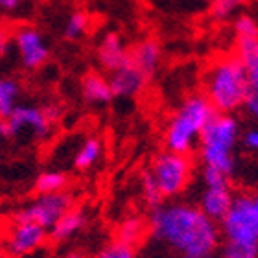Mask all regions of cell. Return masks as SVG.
Returning a JSON list of instances; mask_svg holds the SVG:
<instances>
[{
	"label": "cell",
	"mask_w": 258,
	"mask_h": 258,
	"mask_svg": "<svg viewBox=\"0 0 258 258\" xmlns=\"http://www.w3.org/2000/svg\"><path fill=\"white\" fill-rule=\"evenodd\" d=\"M253 201H254V205H256V209H258V192H256V196H253Z\"/></svg>",
	"instance_id": "obj_37"
},
{
	"label": "cell",
	"mask_w": 258,
	"mask_h": 258,
	"mask_svg": "<svg viewBox=\"0 0 258 258\" xmlns=\"http://www.w3.org/2000/svg\"><path fill=\"white\" fill-rule=\"evenodd\" d=\"M11 139V131H10V124L6 118H0V142Z\"/></svg>",
	"instance_id": "obj_33"
},
{
	"label": "cell",
	"mask_w": 258,
	"mask_h": 258,
	"mask_svg": "<svg viewBox=\"0 0 258 258\" xmlns=\"http://www.w3.org/2000/svg\"><path fill=\"white\" fill-rule=\"evenodd\" d=\"M243 107L247 109L249 113L258 120V92H249V96H247V100H245V105H243Z\"/></svg>",
	"instance_id": "obj_32"
},
{
	"label": "cell",
	"mask_w": 258,
	"mask_h": 258,
	"mask_svg": "<svg viewBox=\"0 0 258 258\" xmlns=\"http://www.w3.org/2000/svg\"><path fill=\"white\" fill-rule=\"evenodd\" d=\"M69 186V177L67 173L59 172V170H46L41 172L35 179V192L39 196L43 194H57L64 192Z\"/></svg>",
	"instance_id": "obj_20"
},
{
	"label": "cell",
	"mask_w": 258,
	"mask_h": 258,
	"mask_svg": "<svg viewBox=\"0 0 258 258\" xmlns=\"http://www.w3.org/2000/svg\"><path fill=\"white\" fill-rule=\"evenodd\" d=\"M48 231L35 225L32 221H11L6 234V253L11 258H21L35 253L46 242Z\"/></svg>",
	"instance_id": "obj_10"
},
{
	"label": "cell",
	"mask_w": 258,
	"mask_h": 258,
	"mask_svg": "<svg viewBox=\"0 0 258 258\" xmlns=\"http://www.w3.org/2000/svg\"><path fill=\"white\" fill-rule=\"evenodd\" d=\"M220 223L227 243L258 245V209L251 196H234L231 209Z\"/></svg>",
	"instance_id": "obj_5"
},
{
	"label": "cell",
	"mask_w": 258,
	"mask_h": 258,
	"mask_svg": "<svg viewBox=\"0 0 258 258\" xmlns=\"http://www.w3.org/2000/svg\"><path fill=\"white\" fill-rule=\"evenodd\" d=\"M85 223H87L85 212L72 207V209L67 210L59 220L55 221L54 227L50 229V238H52L54 242H64V240L72 238L74 234H78V232L85 227Z\"/></svg>",
	"instance_id": "obj_17"
},
{
	"label": "cell",
	"mask_w": 258,
	"mask_h": 258,
	"mask_svg": "<svg viewBox=\"0 0 258 258\" xmlns=\"http://www.w3.org/2000/svg\"><path fill=\"white\" fill-rule=\"evenodd\" d=\"M10 44H11V33L8 32L4 26H0V61H2V57L8 54Z\"/></svg>",
	"instance_id": "obj_31"
},
{
	"label": "cell",
	"mask_w": 258,
	"mask_h": 258,
	"mask_svg": "<svg viewBox=\"0 0 258 258\" xmlns=\"http://www.w3.org/2000/svg\"><path fill=\"white\" fill-rule=\"evenodd\" d=\"M22 0H0V10L2 11H15L21 6Z\"/></svg>",
	"instance_id": "obj_34"
},
{
	"label": "cell",
	"mask_w": 258,
	"mask_h": 258,
	"mask_svg": "<svg viewBox=\"0 0 258 258\" xmlns=\"http://www.w3.org/2000/svg\"><path fill=\"white\" fill-rule=\"evenodd\" d=\"M98 61L102 64V69L107 72H114L129 63V50L125 48L118 33L109 32L103 35L98 46Z\"/></svg>",
	"instance_id": "obj_12"
},
{
	"label": "cell",
	"mask_w": 258,
	"mask_h": 258,
	"mask_svg": "<svg viewBox=\"0 0 258 258\" xmlns=\"http://www.w3.org/2000/svg\"><path fill=\"white\" fill-rule=\"evenodd\" d=\"M251 87L238 55H225L216 61L205 78V98L216 113L232 114L245 105Z\"/></svg>",
	"instance_id": "obj_2"
},
{
	"label": "cell",
	"mask_w": 258,
	"mask_h": 258,
	"mask_svg": "<svg viewBox=\"0 0 258 258\" xmlns=\"http://www.w3.org/2000/svg\"><path fill=\"white\" fill-rule=\"evenodd\" d=\"M151 234L183 254L212 256L220 242L214 221L194 205H161L151 210Z\"/></svg>",
	"instance_id": "obj_1"
},
{
	"label": "cell",
	"mask_w": 258,
	"mask_h": 258,
	"mask_svg": "<svg viewBox=\"0 0 258 258\" xmlns=\"http://www.w3.org/2000/svg\"><path fill=\"white\" fill-rule=\"evenodd\" d=\"M64 258H85L81 253H69Z\"/></svg>",
	"instance_id": "obj_35"
},
{
	"label": "cell",
	"mask_w": 258,
	"mask_h": 258,
	"mask_svg": "<svg viewBox=\"0 0 258 258\" xmlns=\"http://www.w3.org/2000/svg\"><path fill=\"white\" fill-rule=\"evenodd\" d=\"M94 258H137V254H135V247L120 240H113L111 243L103 245Z\"/></svg>",
	"instance_id": "obj_24"
},
{
	"label": "cell",
	"mask_w": 258,
	"mask_h": 258,
	"mask_svg": "<svg viewBox=\"0 0 258 258\" xmlns=\"http://www.w3.org/2000/svg\"><path fill=\"white\" fill-rule=\"evenodd\" d=\"M81 96L91 105H105L113 100L109 80L98 72H89L81 80Z\"/></svg>",
	"instance_id": "obj_16"
},
{
	"label": "cell",
	"mask_w": 258,
	"mask_h": 258,
	"mask_svg": "<svg viewBox=\"0 0 258 258\" xmlns=\"http://www.w3.org/2000/svg\"><path fill=\"white\" fill-rule=\"evenodd\" d=\"M103 151L102 140L96 139V137H89L87 140H83L80 146V150L76 151L74 157V166L78 170H89L100 161Z\"/></svg>",
	"instance_id": "obj_19"
},
{
	"label": "cell",
	"mask_w": 258,
	"mask_h": 258,
	"mask_svg": "<svg viewBox=\"0 0 258 258\" xmlns=\"http://www.w3.org/2000/svg\"><path fill=\"white\" fill-rule=\"evenodd\" d=\"M11 139H28V140H44L48 139L52 125L43 113V107L32 103H19L13 113L8 116Z\"/></svg>",
	"instance_id": "obj_9"
},
{
	"label": "cell",
	"mask_w": 258,
	"mask_h": 258,
	"mask_svg": "<svg viewBox=\"0 0 258 258\" xmlns=\"http://www.w3.org/2000/svg\"><path fill=\"white\" fill-rule=\"evenodd\" d=\"M148 78L140 70H137L131 63H127L122 69L111 72L109 87L113 92V98H133L144 91Z\"/></svg>",
	"instance_id": "obj_11"
},
{
	"label": "cell",
	"mask_w": 258,
	"mask_h": 258,
	"mask_svg": "<svg viewBox=\"0 0 258 258\" xmlns=\"http://www.w3.org/2000/svg\"><path fill=\"white\" fill-rule=\"evenodd\" d=\"M43 113L46 116V120L50 122V125H54L55 122H59L61 116H63V107H61L59 103H48V105H44L43 107Z\"/></svg>",
	"instance_id": "obj_29"
},
{
	"label": "cell",
	"mask_w": 258,
	"mask_h": 258,
	"mask_svg": "<svg viewBox=\"0 0 258 258\" xmlns=\"http://www.w3.org/2000/svg\"><path fill=\"white\" fill-rule=\"evenodd\" d=\"M214 114V107L205 98V94H194L186 98L183 105L173 113L166 127V135H164L166 150L188 155L199 142L205 125L209 124Z\"/></svg>",
	"instance_id": "obj_3"
},
{
	"label": "cell",
	"mask_w": 258,
	"mask_h": 258,
	"mask_svg": "<svg viewBox=\"0 0 258 258\" xmlns=\"http://www.w3.org/2000/svg\"><path fill=\"white\" fill-rule=\"evenodd\" d=\"M242 142L245 146V150L249 151H258V127H253L245 131L242 137Z\"/></svg>",
	"instance_id": "obj_30"
},
{
	"label": "cell",
	"mask_w": 258,
	"mask_h": 258,
	"mask_svg": "<svg viewBox=\"0 0 258 258\" xmlns=\"http://www.w3.org/2000/svg\"><path fill=\"white\" fill-rule=\"evenodd\" d=\"M142 198H144L146 205H148L151 210L157 209V207H161L162 199H164L161 190H159V186H157L155 179L151 177L150 170L142 173Z\"/></svg>",
	"instance_id": "obj_23"
},
{
	"label": "cell",
	"mask_w": 258,
	"mask_h": 258,
	"mask_svg": "<svg viewBox=\"0 0 258 258\" xmlns=\"http://www.w3.org/2000/svg\"><path fill=\"white\" fill-rule=\"evenodd\" d=\"M203 181H205V186H207V188H210V186H225V184H229V177H227L225 173H221L220 170L210 168V166H205Z\"/></svg>",
	"instance_id": "obj_28"
},
{
	"label": "cell",
	"mask_w": 258,
	"mask_h": 258,
	"mask_svg": "<svg viewBox=\"0 0 258 258\" xmlns=\"http://www.w3.org/2000/svg\"><path fill=\"white\" fill-rule=\"evenodd\" d=\"M223 258H258V245H240V243L225 242Z\"/></svg>",
	"instance_id": "obj_26"
},
{
	"label": "cell",
	"mask_w": 258,
	"mask_h": 258,
	"mask_svg": "<svg viewBox=\"0 0 258 258\" xmlns=\"http://www.w3.org/2000/svg\"><path fill=\"white\" fill-rule=\"evenodd\" d=\"M22 87L15 78L0 76V118H8L19 105Z\"/></svg>",
	"instance_id": "obj_18"
},
{
	"label": "cell",
	"mask_w": 258,
	"mask_h": 258,
	"mask_svg": "<svg viewBox=\"0 0 258 258\" xmlns=\"http://www.w3.org/2000/svg\"><path fill=\"white\" fill-rule=\"evenodd\" d=\"M240 137V125L232 114L216 113L199 137V155L205 166L216 168L227 177L236 168L234 148Z\"/></svg>",
	"instance_id": "obj_4"
},
{
	"label": "cell",
	"mask_w": 258,
	"mask_h": 258,
	"mask_svg": "<svg viewBox=\"0 0 258 258\" xmlns=\"http://www.w3.org/2000/svg\"><path fill=\"white\" fill-rule=\"evenodd\" d=\"M161 57H162L161 44L157 43L155 39L140 41L139 44H135L133 48L129 50V63L133 64L137 70H140L148 80L159 69Z\"/></svg>",
	"instance_id": "obj_14"
},
{
	"label": "cell",
	"mask_w": 258,
	"mask_h": 258,
	"mask_svg": "<svg viewBox=\"0 0 258 258\" xmlns=\"http://www.w3.org/2000/svg\"><path fill=\"white\" fill-rule=\"evenodd\" d=\"M236 55L245 69L251 92H258V37H238Z\"/></svg>",
	"instance_id": "obj_15"
},
{
	"label": "cell",
	"mask_w": 258,
	"mask_h": 258,
	"mask_svg": "<svg viewBox=\"0 0 258 258\" xmlns=\"http://www.w3.org/2000/svg\"><path fill=\"white\" fill-rule=\"evenodd\" d=\"M91 28V19L85 11H74L70 13L63 26V37L67 41H80Z\"/></svg>",
	"instance_id": "obj_22"
},
{
	"label": "cell",
	"mask_w": 258,
	"mask_h": 258,
	"mask_svg": "<svg viewBox=\"0 0 258 258\" xmlns=\"http://www.w3.org/2000/svg\"><path fill=\"white\" fill-rule=\"evenodd\" d=\"M150 173L155 179L162 198H175L188 186L192 177V159L166 150L153 159Z\"/></svg>",
	"instance_id": "obj_6"
},
{
	"label": "cell",
	"mask_w": 258,
	"mask_h": 258,
	"mask_svg": "<svg viewBox=\"0 0 258 258\" xmlns=\"http://www.w3.org/2000/svg\"><path fill=\"white\" fill-rule=\"evenodd\" d=\"M183 258H210V256H199V254H183Z\"/></svg>",
	"instance_id": "obj_36"
},
{
	"label": "cell",
	"mask_w": 258,
	"mask_h": 258,
	"mask_svg": "<svg viewBox=\"0 0 258 258\" xmlns=\"http://www.w3.org/2000/svg\"><path fill=\"white\" fill-rule=\"evenodd\" d=\"M11 43L24 70H37L50 59V44L35 24H19L11 33Z\"/></svg>",
	"instance_id": "obj_8"
},
{
	"label": "cell",
	"mask_w": 258,
	"mask_h": 258,
	"mask_svg": "<svg viewBox=\"0 0 258 258\" xmlns=\"http://www.w3.org/2000/svg\"><path fill=\"white\" fill-rule=\"evenodd\" d=\"M74 199L67 190L57 194H43L37 196L32 203H28L13 216V221H32L35 225L43 227L44 231H50L54 223L59 220L67 210L72 209Z\"/></svg>",
	"instance_id": "obj_7"
},
{
	"label": "cell",
	"mask_w": 258,
	"mask_h": 258,
	"mask_svg": "<svg viewBox=\"0 0 258 258\" xmlns=\"http://www.w3.org/2000/svg\"><path fill=\"white\" fill-rule=\"evenodd\" d=\"M245 2L247 0H212L210 15L214 17L216 21H225V19H229L232 15V11L238 10Z\"/></svg>",
	"instance_id": "obj_25"
},
{
	"label": "cell",
	"mask_w": 258,
	"mask_h": 258,
	"mask_svg": "<svg viewBox=\"0 0 258 258\" xmlns=\"http://www.w3.org/2000/svg\"><path fill=\"white\" fill-rule=\"evenodd\" d=\"M232 198H234V196H232L229 184H225V186H210V188H205V192L201 194L198 209L201 210L209 220L218 223V221L223 220V216L227 214V210L231 209Z\"/></svg>",
	"instance_id": "obj_13"
},
{
	"label": "cell",
	"mask_w": 258,
	"mask_h": 258,
	"mask_svg": "<svg viewBox=\"0 0 258 258\" xmlns=\"http://www.w3.org/2000/svg\"><path fill=\"white\" fill-rule=\"evenodd\" d=\"M234 32L238 37H258V22L251 15H240L234 21Z\"/></svg>",
	"instance_id": "obj_27"
},
{
	"label": "cell",
	"mask_w": 258,
	"mask_h": 258,
	"mask_svg": "<svg viewBox=\"0 0 258 258\" xmlns=\"http://www.w3.org/2000/svg\"><path fill=\"white\" fill-rule=\"evenodd\" d=\"M146 231H148L146 221L142 218H139V216H131V218H127V220L120 223L118 231H116V240L135 247L144 238Z\"/></svg>",
	"instance_id": "obj_21"
}]
</instances>
